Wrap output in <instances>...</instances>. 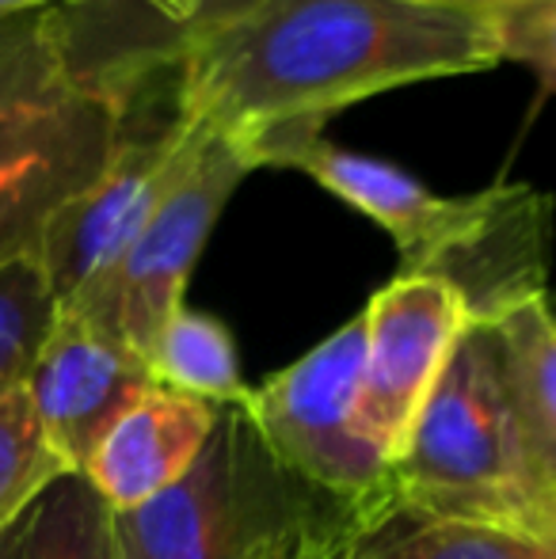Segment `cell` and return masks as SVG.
Returning a JSON list of instances; mask_svg holds the SVG:
<instances>
[{
	"instance_id": "obj_9",
	"label": "cell",
	"mask_w": 556,
	"mask_h": 559,
	"mask_svg": "<svg viewBox=\"0 0 556 559\" xmlns=\"http://www.w3.org/2000/svg\"><path fill=\"white\" fill-rule=\"evenodd\" d=\"M23 384L46 438L69 468L84 472L107 427L153 389V377L145 358L122 338L73 312H54L50 335Z\"/></svg>"
},
{
	"instance_id": "obj_13",
	"label": "cell",
	"mask_w": 556,
	"mask_h": 559,
	"mask_svg": "<svg viewBox=\"0 0 556 559\" xmlns=\"http://www.w3.org/2000/svg\"><path fill=\"white\" fill-rule=\"evenodd\" d=\"M0 559H115L111 507L84 472H69L0 533Z\"/></svg>"
},
{
	"instance_id": "obj_23",
	"label": "cell",
	"mask_w": 556,
	"mask_h": 559,
	"mask_svg": "<svg viewBox=\"0 0 556 559\" xmlns=\"http://www.w3.org/2000/svg\"><path fill=\"white\" fill-rule=\"evenodd\" d=\"M527 559H556V533H549V537L537 540V548Z\"/></svg>"
},
{
	"instance_id": "obj_15",
	"label": "cell",
	"mask_w": 556,
	"mask_h": 559,
	"mask_svg": "<svg viewBox=\"0 0 556 559\" xmlns=\"http://www.w3.org/2000/svg\"><path fill=\"white\" fill-rule=\"evenodd\" d=\"M145 366L153 384L217 407L245 404L248 396L229 328L210 312L191 309V305H184L161 328L153 350L145 354Z\"/></svg>"
},
{
	"instance_id": "obj_5",
	"label": "cell",
	"mask_w": 556,
	"mask_h": 559,
	"mask_svg": "<svg viewBox=\"0 0 556 559\" xmlns=\"http://www.w3.org/2000/svg\"><path fill=\"white\" fill-rule=\"evenodd\" d=\"M363 358L366 320L358 312L260 389H248L240 407L289 476L347 510L378 514L393 507V487L389 461L355 427Z\"/></svg>"
},
{
	"instance_id": "obj_8",
	"label": "cell",
	"mask_w": 556,
	"mask_h": 559,
	"mask_svg": "<svg viewBox=\"0 0 556 559\" xmlns=\"http://www.w3.org/2000/svg\"><path fill=\"white\" fill-rule=\"evenodd\" d=\"M355 427L393 468L412 423L469 328L461 297L430 274H397L366 301Z\"/></svg>"
},
{
	"instance_id": "obj_2",
	"label": "cell",
	"mask_w": 556,
	"mask_h": 559,
	"mask_svg": "<svg viewBox=\"0 0 556 559\" xmlns=\"http://www.w3.org/2000/svg\"><path fill=\"white\" fill-rule=\"evenodd\" d=\"M73 8L0 15V266L35 255L50 217L107 168L168 46L92 58Z\"/></svg>"
},
{
	"instance_id": "obj_3",
	"label": "cell",
	"mask_w": 556,
	"mask_h": 559,
	"mask_svg": "<svg viewBox=\"0 0 556 559\" xmlns=\"http://www.w3.org/2000/svg\"><path fill=\"white\" fill-rule=\"evenodd\" d=\"M393 507L442 522L549 537L556 507L537 491L507 404L492 328L469 324L412 423L393 468Z\"/></svg>"
},
{
	"instance_id": "obj_1",
	"label": "cell",
	"mask_w": 556,
	"mask_h": 559,
	"mask_svg": "<svg viewBox=\"0 0 556 559\" xmlns=\"http://www.w3.org/2000/svg\"><path fill=\"white\" fill-rule=\"evenodd\" d=\"M492 12L404 0H260L233 23L176 38V111L275 168L358 99L499 66Z\"/></svg>"
},
{
	"instance_id": "obj_24",
	"label": "cell",
	"mask_w": 556,
	"mask_h": 559,
	"mask_svg": "<svg viewBox=\"0 0 556 559\" xmlns=\"http://www.w3.org/2000/svg\"><path fill=\"white\" fill-rule=\"evenodd\" d=\"M549 305H553V312H556V294H549Z\"/></svg>"
},
{
	"instance_id": "obj_19",
	"label": "cell",
	"mask_w": 556,
	"mask_h": 559,
	"mask_svg": "<svg viewBox=\"0 0 556 559\" xmlns=\"http://www.w3.org/2000/svg\"><path fill=\"white\" fill-rule=\"evenodd\" d=\"M363 518H370V514H358V510H347L343 502L317 495V499L263 548L260 559H335L343 552V545H347L351 530H355Z\"/></svg>"
},
{
	"instance_id": "obj_17",
	"label": "cell",
	"mask_w": 556,
	"mask_h": 559,
	"mask_svg": "<svg viewBox=\"0 0 556 559\" xmlns=\"http://www.w3.org/2000/svg\"><path fill=\"white\" fill-rule=\"evenodd\" d=\"M54 294L38 255L0 266V392L27 381L54 324Z\"/></svg>"
},
{
	"instance_id": "obj_11",
	"label": "cell",
	"mask_w": 556,
	"mask_h": 559,
	"mask_svg": "<svg viewBox=\"0 0 556 559\" xmlns=\"http://www.w3.org/2000/svg\"><path fill=\"white\" fill-rule=\"evenodd\" d=\"M217 415V404L153 384L107 427L84 476L111 510H134L191 472Z\"/></svg>"
},
{
	"instance_id": "obj_10",
	"label": "cell",
	"mask_w": 556,
	"mask_h": 559,
	"mask_svg": "<svg viewBox=\"0 0 556 559\" xmlns=\"http://www.w3.org/2000/svg\"><path fill=\"white\" fill-rule=\"evenodd\" d=\"M275 168L305 171L328 194H335L378 228H386L401 251L404 274H435L481 210V191L446 199L397 164L351 153V148L328 141L324 133L289 141L275 156Z\"/></svg>"
},
{
	"instance_id": "obj_14",
	"label": "cell",
	"mask_w": 556,
	"mask_h": 559,
	"mask_svg": "<svg viewBox=\"0 0 556 559\" xmlns=\"http://www.w3.org/2000/svg\"><path fill=\"white\" fill-rule=\"evenodd\" d=\"M534 548L537 540L522 533L442 522L389 507L363 518L335 559H527Z\"/></svg>"
},
{
	"instance_id": "obj_7",
	"label": "cell",
	"mask_w": 556,
	"mask_h": 559,
	"mask_svg": "<svg viewBox=\"0 0 556 559\" xmlns=\"http://www.w3.org/2000/svg\"><path fill=\"white\" fill-rule=\"evenodd\" d=\"M191 141L194 126L179 118V111L164 122H141L130 107L107 168L88 191L50 217L35 248L58 309L81 305L115 271L141 225L176 183Z\"/></svg>"
},
{
	"instance_id": "obj_18",
	"label": "cell",
	"mask_w": 556,
	"mask_h": 559,
	"mask_svg": "<svg viewBox=\"0 0 556 559\" xmlns=\"http://www.w3.org/2000/svg\"><path fill=\"white\" fill-rule=\"evenodd\" d=\"M499 38V58L519 61L542 81L545 92H556V0H527L492 12Z\"/></svg>"
},
{
	"instance_id": "obj_20",
	"label": "cell",
	"mask_w": 556,
	"mask_h": 559,
	"mask_svg": "<svg viewBox=\"0 0 556 559\" xmlns=\"http://www.w3.org/2000/svg\"><path fill=\"white\" fill-rule=\"evenodd\" d=\"M138 4L156 12L171 31H179V35H194V31L233 23L237 15H245L248 8L260 4V0H138Z\"/></svg>"
},
{
	"instance_id": "obj_12",
	"label": "cell",
	"mask_w": 556,
	"mask_h": 559,
	"mask_svg": "<svg viewBox=\"0 0 556 559\" xmlns=\"http://www.w3.org/2000/svg\"><path fill=\"white\" fill-rule=\"evenodd\" d=\"M492 328L507 404L537 491L556 507V312L549 297L507 312Z\"/></svg>"
},
{
	"instance_id": "obj_4",
	"label": "cell",
	"mask_w": 556,
	"mask_h": 559,
	"mask_svg": "<svg viewBox=\"0 0 556 559\" xmlns=\"http://www.w3.org/2000/svg\"><path fill=\"white\" fill-rule=\"evenodd\" d=\"M312 499L317 491L271 456L245 407L229 404L179 484L134 510H111L115 559H260Z\"/></svg>"
},
{
	"instance_id": "obj_21",
	"label": "cell",
	"mask_w": 556,
	"mask_h": 559,
	"mask_svg": "<svg viewBox=\"0 0 556 559\" xmlns=\"http://www.w3.org/2000/svg\"><path fill=\"white\" fill-rule=\"evenodd\" d=\"M419 8H446V12H499V8L527 4V0H404Z\"/></svg>"
},
{
	"instance_id": "obj_22",
	"label": "cell",
	"mask_w": 556,
	"mask_h": 559,
	"mask_svg": "<svg viewBox=\"0 0 556 559\" xmlns=\"http://www.w3.org/2000/svg\"><path fill=\"white\" fill-rule=\"evenodd\" d=\"M92 0H0V15H20V12H46V8H84Z\"/></svg>"
},
{
	"instance_id": "obj_6",
	"label": "cell",
	"mask_w": 556,
	"mask_h": 559,
	"mask_svg": "<svg viewBox=\"0 0 556 559\" xmlns=\"http://www.w3.org/2000/svg\"><path fill=\"white\" fill-rule=\"evenodd\" d=\"M248 171L252 164L240 156V148H233L214 130L194 126L191 153H187L176 183L141 225L127 255L81 305L58 312L92 320L145 358L161 328L187 305L184 294L194 263H199L225 202L237 194Z\"/></svg>"
},
{
	"instance_id": "obj_16",
	"label": "cell",
	"mask_w": 556,
	"mask_h": 559,
	"mask_svg": "<svg viewBox=\"0 0 556 559\" xmlns=\"http://www.w3.org/2000/svg\"><path fill=\"white\" fill-rule=\"evenodd\" d=\"M69 472L73 468L38 423L27 384L0 392V533L12 530L23 510Z\"/></svg>"
}]
</instances>
